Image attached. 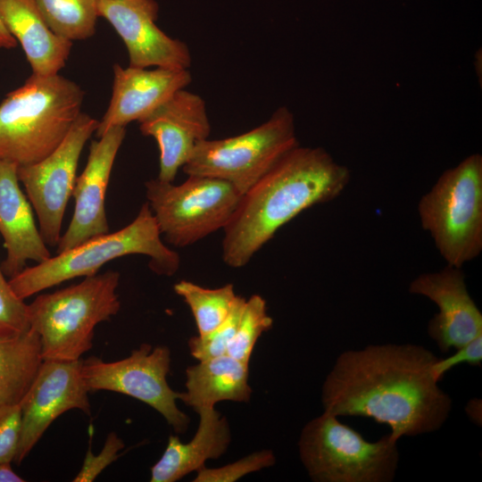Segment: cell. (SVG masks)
I'll return each mask as SVG.
<instances>
[{
    "label": "cell",
    "mask_w": 482,
    "mask_h": 482,
    "mask_svg": "<svg viewBox=\"0 0 482 482\" xmlns=\"http://www.w3.org/2000/svg\"><path fill=\"white\" fill-rule=\"evenodd\" d=\"M156 220L145 203L132 222L121 229L90 238L58 253L10 278L16 295L26 298L64 281L97 274L105 263L126 255L150 257L149 267L158 275L172 276L180 264L179 253L161 238Z\"/></svg>",
    "instance_id": "4"
},
{
    "label": "cell",
    "mask_w": 482,
    "mask_h": 482,
    "mask_svg": "<svg viewBox=\"0 0 482 482\" xmlns=\"http://www.w3.org/2000/svg\"><path fill=\"white\" fill-rule=\"evenodd\" d=\"M44 361L38 335L0 337V408L21 404Z\"/></svg>",
    "instance_id": "22"
},
{
    "label": "cell",
    "mask_w": 482,
    "mask_h": 482,
    "mask_svg": "<svg viewBox=\"0 0 482 482\" xmlns=\"http://www.w3.org/2000/svg\"><path fill=\"white\" fill-rule=\"evenodd\" d=\"M422 229L446 265L462 268L482 251V156L447 169L418 204Z\"/></svg>",
    "instance_id": "6"
},
{
    "label": "cell",
    "mask_w": 482,
    "mask_h": 482,
    "mask_svg": "<svg viewBox=\"0 0 482 482\" xmlns=\"http://www.w3.org/2000/svg\"><path fill=\"white\" fill-rule=\"evenodd\" d=\"M200 420L195 434L187 443L170 436L159 461L151 468V482H175L197 471L207 460L220 458L228 449L230 429L227 419L215 409L196 411Z\"/></svg>",
    "instance_id": "20"
},
{
    "label": "cell",
    "mask_w": 482,
    "mask_h": 482,
    "mask_svg": "<svg viewBox=\"0 0 482 482\" xmlns=\"http://www.w3.org/2000/svg\"><path fill=\"white\" fill-rule=\"evenodd\" d=\"M298 145L294 115L281 106L249 131L199 142L181 169L187 176L228 181L244 195Z\"/></svg>",
    "instance_id": "8"
},
{
    "label": "cell",
    "mask_w": 482,
    "mask_h": 482,
    "mask_svg": "<svg viewBox=\"0 0 482 482\" xmlns=\"http://www.w3.org/2000/svg\"><path fill=\"white\" fill-rule=\"evenodd\" d=\"M84 96L59 73H32L0 104V160L23 166L49 155L80 114Z\"/></svg>",
    "instance_id": "3"
},
{
    "label": "cell",
    "mask_w": 482,
    "mask_h": 482,
    "mask_svg": "<svg viewBox=\"0 0 482 482\" xmlns=\"http://www.w3.org/2000/svg\"><path fill=\"white\" fill-rule=\"evenodd\" d=\"M276 461L270 450L254 452L235 462L220 468L203 466L196 472L194 482H234L244 476L272 466Z\"/></svg>",
    "instance_id": "27"
},
{
    "label": "cell",
    "mask_w": 482,
    "mask_h": 482,
    "mask_svg": "<svg viewBox=\"0 0 482 482\" xmlns=\"http://www.w3.org/2000/svg\"><path fill=\"white\" fill-rule=\"evenodd\" d=\"M273 320L267 313L266 301L259 295L246 299L237 331L230 341L227 354L249 363L258 338L270 329Z\"/></svg>",
    "instance_id": "25"
},
{
    "label": "cell",
    "mask_w": 482,
    "mask_h": 482,
    "mask_svg": "<svg viewBox=\"0 0 482 482\" xmlns=\"http://www.w3.org/2000/svg\"><path fill=\"white\" fill-rule=\"evenodd\" d=\"M191 81L189 70L123 68L114 64L112 97L99 120L96 137L113 127L140 121Z\"/></svg>",
    "instance_id": "17"
},
{
    "label": "cell",
    "mask_w": 482,
    "mask_h": 482,
    "mask_svg": "<svg viewBox=\"0 0 482 482\" xmlns=\"http://www.w3.org/2000/svg\"><path fill=\"white\" fill-rule=\"evenodd\" d=\"M49 28L58 36L84 40L96 32L98 0H34Z\"/></svg>",
    "instance_id": "23"
},
{
    "label": "cell",
    "mask_w": 482,
    "mask_h": 482,
    "mask_svg": "<svg viewBox=\"0 0 482 482\" xmlns=\"http://www.w3.org/2000/svg\"><path fill=\"white\" fill-rule=\"evenodd\" d=\"M119 282L120 273L108 270L28 304L29 328L40 338L44 360H81L93 346L96 327L120 311Z\"/></svg>",
    "instance_id": "5"
},
{
    "label": "cell",
    "mask_w": 482,
    "mask_h": 482,
    "mask_svg": "<svg viewBox=\"0 0 482 482\" xmlns=\"http://www.w3.org/2000/svg\"><path fill=\"white\" fill-rule=\"evenodd\" d=\"M78 361L44 360L21 407L20 443L14 462L20 465L50 425L70 410L91 414L90 394Z\"/></svg>",
    "instance_id": "12"
},
{
    "label": "cell",
    "mask_w": 482,
    "mask_h": 482,
    "mask_svg": "<svg viewBox=\"0 0 482 482\" xmlns=\"http://www.w3.org/2000/svg\"><path fill=\"white\" fill-rule=\"evenodd\" d=\"M298 451L314 482H391L400 460L389 434L370 442L326 411L305 424Z\"/></svg>",
    "instance_id": "7"
},
{
    "label": "cell",
    "mask_w": 482,
    "mask_h": 482,
    "mask_svg": "<svg viewBox=\"0 0 482 482\" xmlns=\"http://www.w3.org/2000/svg\"><path fill=\"white\" fill-rule=\"evenodd\" d=\"M408 290L438 307L427 330L442 353L460 348L482 335V313L468 291L461 268L446 265L438 271L420 274Z\"/></svg>",
    "instance_id": "15"
},
{
    "label": "cell",
    "mask_w": 482,
    "mask_h": 482,
    "mask_svg": "<svg viewBox=\"0 0 482 482\" xmlns=\"http://www.w3.org/2000/svg\"><path fill=\"white\" fill-rule=\"evenodd\" d=\"M138 122L141 133L158 144V179L166 182H173L196 145L211 133L205 101L186 88L177 91Z\"/></svg>",
    "instance_id": "14"
},
{
    "label": "cell",
    "mask_w": 482,
    "mask_h": 482,
    "mask_svg": "<svg viewBox=\"0 0 482 482\" xmlns=\"http://www.w3.org/2000/svg\"><path fill=\"white\" fill-rule=\"evenodd\" d=\"M21 428V404L0 408V462H12L17 454Z\"/></svg>",
    "instance_id": "30"
},
{
    "label": "cell",
    "mask_w": 482,
    "mask_h": 482,
    "mask_svg": "<svg viewBox=\"0 0 482 482\" xmlns=\"http://www.w3.org/2000/svg\"><path fill=\"white\" fill-rule=\"evenodd\" d=\"M245 303V297L237 295L229 314L219 327L205 336L197 335L189 338L190 354L195 359L203 361L227 354L228 346L237 331Z\"/></svg>",
    "instance_id": "26"
},
{
    "label": "cell",
    "mask_w": 482,
    "mask_h": 482,
    "mask_svg": "<svg viewBox=\"0 0 482 482\" xmlns=\"http://www.w3.org/2000/svg\"><path fill=\"white\" fill-rule=\"evenodd\" d=\"M126 136V127H113L89 147L87 164L77 177L72 195L75 201L70 225L61 236L57 253L85 241L109 233L105 195L112 166Z\"/></svg>",
    "instance_id": "16"
},
{
    "label": "cell",
    "mask_w": 482,
    "mask_h": 482,
    "mask_svg": "<svg viewBox=\"0 0 482 482\" xmlns=\"http://www.w3.org/2000/svg\"><path fill=\"white\" fill-rule=\"evenodd\" d=\"M17 46L15 38L8 32L0 19V49H11Z\"/></svg>",
    "instance_id": "34"
},
{
    "label": "cell",
    "mask_w": 482,
    "mask_h": 482,
    "mask_svg": "<svg viewBox=\"0 0 482 482\" xmlns=\"http://www.w3.org/2000/svg\"><path fill=\"white\" fill-rule=\"evenodd\" d=\"M249 363L223 354L198 361L186 370L184 403L198 411L213 408L222 401L248 402L252 388L248 383Z\"/></svg>",
    "instance_id": "21"
},
{
    "label": "cell",
    "mask_w": 482,
    "mask_h": 482,
    "mask_svg": "<svg viewBox=\"0 0 482 482\" xmlns=\"http://www.w3.org/2000/svg\"><path fill=\"white\" fill-rule=\"evenodd\" d=\"M25 479L15 473L12 462H0V482H24Z\"/></svg>",
    "instance_id": "32"
},
{
    "label": "cell",
    "mask_w": 482,
    "mask_h": 482,
    "mask_svg": "<svg viewBox=\"0 0 482 482\" xmlns=\"http://www.w3.org/2000/svg\"><path fill=\"white\" fill-rule=\"evenodd\" d=\"M0 19L20 43L33 74L54 75L65 66L72 41L49 28L34 0H0Z\"/></svg>",
    "instance_id": "19"
},
{
    "label": "cell",
    "mask_w": 482,
    "mask_h": 482,
    "mask_svg": "<svg viewBox=\"0 0 482 482\" xmlns=\"http://www.w3.org/2000/svg\"><path fill=\"white\" fill-rule=\"evenodd\" d=\"M350 179V170L324 148L298 145L242 195L223 229V262L244 267L280 228L304 210L336 199Z\"/></svg>",
    "instance_id": "2"
},
{
    "label": "cell",
    "mask_w": 482,
    "mask_h": 482,
    "mask_svg": "<svg viewBox=\"0 0 482 482\" xmlns=\"http://www.w3.org/2000/svg\"><path fill=\"white\" fill-rule=\"evenodd\" d=\"M99 120L80 112L62 142L46 158L18 166L17 174L47 245H57L67 204L72 195L80 154Z\"/></svg>",
    "instance_id": "11"
},
{
    "label": "cell",
    "mask_w": 482,
    "mask_h": 482,
    "mask_svg": "<svg viewBox=\"0 0 482 482\" xmlns=\"http://www.w3.org/2000/svg\"><path fill=\"white\" fill-rule=\"evenodd\" d=\"M17 169V164L0 160V235L6 250L1 266L9 279L28 267L29 261L40 263L52 256L20 187Z\"/></svg>",
    "instance_id": "18"
},
{
    "label": "cell",
    "mask_w": 482,
    "mask_h": 482,
    "mask_svg": "<svg viewBox=\"0 0 482 482\" xmlns=\"http://www.w3.org/2000/svg\"><path fill=\"white\" fill-rule=\"evenodd\" d=\"M482 362V335L477 337L463 346L457 348L450 356L439 359L432 365V374L439 382L446 372L461 363L480 366Z\"/></svg>",
    "instance_id": "31"
},
{
    "label": "cell",
    "mask_w": 482,
    "mask_h": 482,
    "mask_svg": "<svg viewBox=\"0 0 482 482\" xmlns=\"http://www.w3.org/2000/svg\"><path fill=\"white\" fill-rule=\"evenodd\" d=\"M29 329V306L12 289L0 264V337Z\"/></svg>",
    "instance_id": "28"
},
{
    "label": "cell",
    "mask_w": 482,
    "mask_h": 482,
    "mask_svg": "<svg viewBox=\"0 0 482 482\" xmlns=\"http://www.w3.org/2000/svg\"><path fill=\"white\" fill-rule=\"evenodd\" d=\"M170 360L167 346L144 343L118 361L96 356L82 360L81 371L89 393L111 391L141 401L180 434L187 429L189 419L177 405L181 392L172 390L167 382Z\"/></svg>",
    "instance_id": "10"
},
{
    "label": "cell",
    "mask_w": 482,
    "mask_h": 482,
    "mask_svg": "<svg viewBox=\"0 0 482 482\" xmlns=\"http://www.w3.org/2000/svg\"><path fill=\"white\" fill-rule=\"evenodd\" d=\"M465 411L470 417V420L477 425L481 426V400L480 399H472L470 400Z\"/></svg>",
    "instance_id": "33"
},
{
    "label": "cell",
    "mask_w": 482,
    "mask_h": 482,
    "mask_svg": "<svg viewBox=\"0 0 482 482\" xmlns=\"http://www.w3.org/2000/svg\"><path fill=\"white\" fill-rule=\"evenodd\" d=\"M145 186L161 234L176 247L188 246L223 229L243 195L228 181L195 175L179 185L157 178Z\"/></svg>",
    "instance_id": "9"
},
{
    "label": "cell",
    "mask_w": 482,
    "mask_h": 482,
    "mask_svg": "<svg viewBox=\"0 0 482 482\" xmlns=\"http://www.w3.org/2000/svg\"><path fill=\"white\" fill-rule=\"evenodd\" d=\"M173 287L190 308L198 336L201 337L209 334L224 321L237 297L232 284L206 288L191 281L180 280Z\"/></svg>",
    "instance_id": "24"
},
{
    "label": "cell",
    "mask_w": 482,
    "mask_h": 482,
    "mask_svg": "<svg viewBox=\"0 0 482 482\" xmlns=\"http://www.w3.org/2000/svg\"><path fill=\"white\" fill-rule=\"evenodd\" d=\"M98 15L104 18L122 39L129 65L189 70L192 57L187 45L160 29L155 21V0H98Z\"/></svg>",
    "instance_id": "13"
},
{
    "label": "cell",
    "mask_w": 482,
    "mask_h": 482,
    "mask_svg": "<svg viewBox=\"0 0 482 482\" xmlns=\"http://www.w3.org/2000/svg\"><path fill=\"white\" fill-rule=\"evenodd\" d=\"M437 358L414 344L369 345L344 351L321 387L324 411L386 424L395 442L436 431L453 406L432 374Z\"/></svg>",
    "instance_id": "1"
},
{
    "label": "cell",
    "mask_w": 482,
    "mask_h": 482,
    "mask_svg": "<svg viewBox=\"0 0 482 482\" xmlns=\"http://www.w3.org/2000/svg\"><path fill=\"white\" fill-rule=\"evenodd\" d=\"M124 447L123 440L116 433H109L102 450L96 455L94 454L91 447H88L81 469L72 481H94L108 466L118 459L120 452Z\"/></svg>",
    "instance_id": "29"
}]
</instances>
